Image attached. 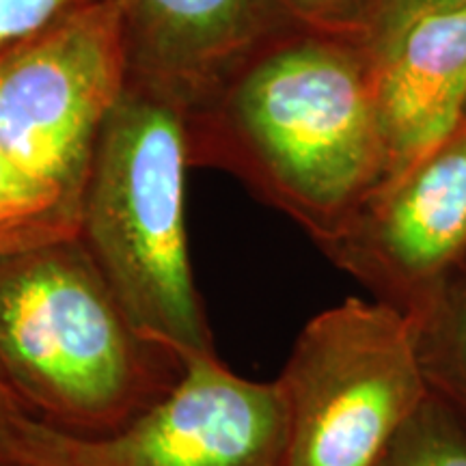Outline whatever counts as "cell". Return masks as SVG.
Segmentation results:
<instances>
[{
	"instance_id": "1",
	"label": "cell",
	"mask_w": 466,
	"mask_h": 466,
	"mask_svg": "<svg viewBox=\"0 0 466 466\" xmlns=\"http://www.w3.org/2000/svg\"><path fill=\"white\" fill-rule=\"evenodd\" d=\"M190 167L242 179L319 244L389 173L359 35L285 25L184 108Z\"/></svg>"
},
{
	"instance_id": "2",
	"label": "cell",
	"mask_w": 466,
	"mask_h": 466,
	"mask_svg": "<svg viewBox=\"0 0 466 466\" xmlns=\"http://www.w3.org/2000/svg\"><path fill=\"white\" fill-rule=\"evenodd\" d=\"M184 371L175 350L132 322L78 231L0 255V374L37 421L115 436Z\"/></svg>"
},
{
	"instance_id": "3",
	"label": "cell",
	"mask_w": 466,
	"mask_h": 466,
	"mask_svg": "<svg viewBox=\"0 0 466 466\" xmlns=\"http://www.w3.org/2000/svg\"><path fill=\"white\" fill-rule=\"evenodd\" d=\"M182 104L127 80L93 151L78 236L132 322L186 363L217 357L186 236Z\"/></svg>"
},
{
	"instance_id": "4",
	"label": "cell",
	"mask_w": 466,
	"mask_h": 466,
	"mask_svg": "<svg viewBox=\"0 0 466 466\" xmlns=\"http://www.w3.org/2000/svg\"><path fill=\"white\" fill-rule=\"evenodd\" d=\"M277 382L285 466H374L430 398L415 318L378 299H348L309 319Z\"/></svg>"
},
{
	"instance_id": "5",
	"label": "cell",
	"mask_w": 466,
	"mask_h": 466,
	"mask_svg": "<svg viewBox=\"0 0 466 466\" xmlns=\"http://www.w3.org/2000/svg\"><path fill=\"white\" fill-rule=\"evenodd\" d=\"M127 80L119 5L86 0L69 9L0 56V156L78 209Z\"/></svg>"
},
{
	"instance_id": "6",
	"label": "cell",
	"mask_w": 466,
	"mask_h": 466,
	"mask_svg": "<svg viewBox=\"0 0 466 466\" xmlns=\"http://www.w3.org/2000/svg\"><path fill=\"white\" fill-rule=\"evenodd\" d=\"M288 415L277 380L255 382L217 357L186 363L177 387L130 428L80 439L42 425L28 466H285Z\"/></svg>"
},
{
	"instance_id": "7",
	"label": "cell",
	"mask_w": 466,
	"mask_h": 466,
	"mask_svg": "<svg viewBox=\"0 0 466 466\" xmlns=\"http://www.w3.org/2000/svg\"><path fill=\"white\" fill-rule=\"evenodd\" d=\"M326 253L378 300L415 313L466 270V121L428 158L382 182Z\"/></svg>"
},
{
	"instance_id": "8",
	"label": "cell",
	"mask_w": 466,
	"mask_h": 466,
	"mask_svg": "<svg viewBox=\"0 0 466 466\" xmlns=\"http://www.w3.org/2000/svg\"><path fill=\"white\" fill-rule=\"evenodd\" d=\"M130 80L182 108L212 89L244 55L291 22L277 0H115Z\"/></svg>"
},
{
	"instance_id": "9",
	"label": "cell",
	"mask_w": 466,
	"mask_h": 466,
	"mask_svg": "<svg viewBox=\"0 0 466 466\" xmlns=\"http://www.w3.org/2000/svg\"><path fill=\"white\" fill-rule=\"evenodd\" d=\"M395 177L456 137L466 121V7L436 11L367 52Z\"/></svg>"
},
{
	"instance_id": "10",
	"label": "cell",
	"mask_w": 466,
	"mask_h": 466,
	"mask_svg": "<svg viewBox=\"0 0 466 466\" xmlns=\"http://www.w3.org/2000/svg\"><path fill=\"white\" fill-rule=\"evenodd\" d=\"M410 316L430 393L466 421V275Z\"/></svg>"
},
{
	"instance_id": "11",
	"label": "cell",
	"mask_w": 466,
	"mask_h": 466,
	"mask_svg": "<svg viewBox=\"0 0 466 466\" xmlns=\"http://www.w3.org/2000/svg\"><path fill=\"white\" fill-rule=\"evenodd\" d=\"M78 231V209L0 156V255Z\"/></svg>"
},
{
	"instance_id": "12",
	"label": "cell",
	"mask_w": 466,
	"mask_h": 466,
	"mask_svg": "<svg viewBox=\"0 0 466 466\" xmlns=\"http://www.w3.org/2000/svg\"><path fill=\"white\" fill-rule=\"evenodd\" d=\"M374 466H466V421L430 393Z\"/></svg>"
},
{
	"instance_id": "13",
	"label": "cell",
	"mask_w": 466,
	"mask_h": 466,
	"mask_svg": "<svg viewBox=\"0 0 466 466\" xmlns=\"http://www.w3.org/2000/svg\"><path fill=\"white\" fill-rule=\"evenodd\" d=\"M462 7L466 0H371L359 39L367 52H374L419 17Z\"/></svg>"
},
{
	"instance_id": "14",
	"label": "cell",
	"mask_w": 466,
	"mask_h": 466,
	"mask_svg": "<svg viewBox=\"0 0 466 466\" xmlns=\"http://www.w3.org/2000/svg\"><path fill=\"white\" fill-rule=\"evenodd\" d=\"M371 0H277L285 20L319 31L359 35Z\"/></svg>"
},
{
	"instance_id": "15",
	"label": "cell",
	"mask_w": 466,
	"mask_h": 466,
	"mask_svg": "<svg viewBox=\"0 0 466 466\" xmlns=\"http://www.w3.org/2000/svg\"><path fill=\"white\" fill-rule=\"evenodd\" d=\"M86 0H0V56Z\"/></svg>"
},
{
	"instance_id": "16",
	"label": "cell",
	"mask_w": 466,
	"mask_h": 466,
	"mask_svg": "<svg viewBox=\"0 0 466 466\" xmlns=\"http://www.w3.org/2000/svg\"><path fill=\"white\" fill-rule=\"evenodd\" d=\"M42 425L0 374V466H28Z\"/></svg>"
},
{
	"instance_id": "17",
	"label": "cell",
	"mask_w": 466,
	"mask_h": 466,
	"mask_svg": "<svg viewBox=\"0 0 466 466\" xmlns=\"http://www.w3.org/2000/svg\"><path fill=\"white\" fill-rule=\"evenodd\" d=\"M462 275H466V270H464V272H462ZM462 275H460V277H462Z\"/></svg>"
}]
</instances>
